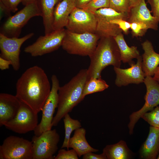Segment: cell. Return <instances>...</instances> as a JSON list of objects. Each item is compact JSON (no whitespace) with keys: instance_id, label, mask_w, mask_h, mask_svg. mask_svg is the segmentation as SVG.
I'll use <instances>...</instances> for the list:
<instances>
[{"instance_id":"cell-1","label":"cell","mask_w":159,"mask_h":159,"mask_svg":"<svg viewBox=\"0 0 159 159\" xmlns=\"http://www.w3.org/2000/svg\"><path fill=\"white\" fill-rule=\"evenodd\" d=\"M16 89V97L38 114L42 111L51 88L44 70L35 65L22 74L17 81Z\"/></svg>"},{"instance_id":"cell-2","label":"cell","mask_w":159,"mask_h":159,"mask_svg":"<svg viewBox=\"0 0 159 159\" xmlns=\"http://www.w3.org/2000/svg\"><path fill=\"white\" fill-rule=\"evenodd\" d=\"M87 79V69H82L68 82L60 87L57 109L52 120V126H57L66 114L84 99V88Z\"/></svg>"},{"instance_id":"cell-3","label":"cell","mask_w":159,"mask_h":159,"mask_svg":"<svg viewBox=\"0 0 159 159\" xmlns=\"http://www.w3.org/2000/svg\"><path fill=\"white\" fill-rule=\"evenodd\" d=\"M87 69V79L101 77V73L106 67L112 65L120 67L121 64L118 46L113 37L100 38L92 54Z\"/></svg>"},{"instance_id":"cell-4","label":"cell","mask_w":159,"mask_h":159,"mask_svg":"<svg viewBox=\"0 0 159 159\" xmlns=\"http://www.w3.org/2000/svg\"><path fill=\"white\" fill-rule=\"evenodd\" d=\"M100 39L95 33L79 34L66 29L61 47L69 54L90 57L94 51Z\"/></svg>"},{"instance_id":"cell-5","label":"cell","mask_w":159,"mask_h":159,"mask_svg":"<svg viewBox=\"0 0 159 159\" xmlns=\"http://www.w3.org/2000/svg\"><path fill=\"white\" fill-rule=\"evenodd\" d=\"M41 16L36 2L29 4L8 17L1 28L0 33L10 37H19L22 28L31 18Z\"/></svg>"},{"instance_id":"cell-6","label":"cell","mask_w":159,"mask_h":159,"mask_svg":"<svg viewBox=\"0 0 159 159\" xmlns=\"http://www.w3.org/2000/svg\"><path fill=\"white\" fill-rule=\"evenodd\" d=\"M33 144L22 138L11 135L0 146V159H33Z\"/></svg>"},{"instance_id":"cell-7","label":"cell","mask_w":159,"mask_h":159,"mask_svg":"<svg viewBox=\"0 0 159 159\" xmlns=\"http://www.w3.org/2000/svg\"><path fill=\"white\" fill-rule=\"evenodd\" d=\"M97 20L95 33L100 38L114 37L122 33V31L119 26L112 24L110 21L116 19H122L127 21L128 13H120L110 8L100 9L94 13Z\"/></svg>"},{"instance_id":"cell-8","label":"cell","mask_w":159,"mask_h":159,"mask_svg":"<svg viewBox=\"0 0 159 159\" xmlns=\"http://www.w3.org/2000/svg\"><path fill=\"white\" fill-rule=\"evenodd\" d=\"M60 136L56 129L45 131L32 139L33 159H53L58 149Z\"/></svg>"},{"instance_id":"cell-9","label":"cell","mask_w":159,"mask_h":159,"mask_svg":"<svg viewBox=\"0 0 159 159\" xmlns=\"http://www.w3.org/2000/svg\"><path fill=\"white\" fill-rule=\"evenodd\" d=\"M66 31L64 28L40 36L34 42L26 47L24 51L34 57L54 52L62 46Z\"/></svg>"},{"instance_id":"cell-10","label":"cell","mask_w":159,"mask_h":159,"mask_svg":"<svg viewBox=\"0 0 159 159\" xmlns=\"http://www.w3.org/2000/svg\"><path fill=\"white\" fill-rule=\"evenodd\" d=\"M143 82L146 88L144 98L145 102L140 109L133 112L129 116L128 127L130 135L132 134L135 124L142 115L152 110L159 105V84L151 76L145 77Z\"/></svg>"},{"instance_id":"cell-11","label":"cell","mask_w":159,"mask_h":159,"mask_svg":"<svg viewBox=\"0 0 159 159\" xmlns=\"http://www.w3.org/2000/svg\"><path fill=\"white\" fill-rule=\"evenodd\" d=\"M51 79L52 86L50 93L43 107L42 119L34 130V135L39 136L47 130L52 129V122L55 110L58 104V92L60 87L57 76L52 75Z\"/></svg>"},{"instance_id":"cell-12","label":"cell","mask_w":159,"mask_h":159,"mask_svg":"<svg viewBox=\"0 0 159 159\" xmlns=\"http://www.w3.org/2000/svg\"><path fill=\"white\" fill-rule=\"evenodd\" d=\"M97 23L94 13L75 7L69 16L65 27L67 30L75 33H95Z\"/></svg>"},{"instance_id":"cell-13","label":"cell","mask_w":159,"mask_h":159,"mask_svg":"<svg viewBox=\"0 0 159 159\" xmlns=\"http://www.w3.org/2000/svg\"><path fill=\"white\" fill-rule=\"evenodd\" d=\"M34 35L31 33L19 38L8 37L0 33V57L11 61L14 70L18 71L20 67L19 55L21 45Z\"/></svg>"},{"instance_id":"cell-14","label":"cell","mask_w":159,"mask_h":159,"mask_svg":"<svg viewBox=\"0 0 159 159\" xmlns=\"http://www.w3.org/2000/svg\"><path fill=\"white\" fill-rule=\"evenodd\" d=\"M38 123L37 113L22 102L15 117L4 126L6 128L14 132L23 134L34 131L38 125Z\"/></svg>"},{"instance_id":"cell-15","label":"cell","mask_w":159,"mask_h":159,"mask_svg":"<svg viewBox=\"0 0 159 159\" xmlns=\"http://www.w3.org/2000/svg\"><path fill=\"white\" fill-rule=\"evenodd\" d=\"M136 64L132 61L129 64L130 67L125 69L114 67L116 74L115 85L118 87L125 86L130 84H139L144 82L145 77L142 66V56L137 59Z\"/></svg>"},{"instance_id":"cell-16","label":"cell","mask_w":159,"mask_h":159,"mask_svg":"<svg viewBox=\"0 0 159 159\" xmlns=\"http://www.w3.org/2000/svg\"><path fill=\"white\" fill-rule=\"evenodd\" d=\"M151 11L148 9L145 0L140 1L132 7L128 13L127 21L130 23L134 22L142 23L145 24L148 29L157 30L159 21L151 14Z\"/></svg>"},{"instance_id":"cell-17","label":"cell","mask_w":159,"mask_h":159,"mask_svg":"<svg viewBox=\"0 0 159 159\" xmlns=\"http://www.w3.org/2000/svg\"><path fill=\"white\" fill-rule=\"evenodd\" d=\"M22 102L16 95L6 93H0V127L4 125L15 117Z\"/></svg>"},{"instance_id":"cell-18","label":"cell","mask_w":159,"mask_h":159,"mask_svg":"<svg viewBox=\"0 0 159 159\" xmlns=\"http://www.w3.org/2000/svg\"><path fill=\"white\" fill-rule=\"evenodd\" d=\"M75 7V0H62L57 4L54 11L53 30L66 27L69 16Z\"/></svg>"},{"instance_id":"cell-19","label":"cell","mask_w":159,"mask_h":159,"mask_svg":"<svg viewBox=\"0 0 159 159\" xmlns=\"http://www.w3.org/2000/svg\"><path fill=\"white\" fill-rule=\"evenodd\" d=\"M141 158L155 159L159 154V128L150 126L148 136L140 150Z\"/></svg>"},{"instance_id":"cell-20","label":"cell","mask_w":159,"mask_h":159,"mask_svg":"<svg viewBox=\"0 0 159 159\" xmlns=\"http://www.w3.org/2000/svg\"><path fill=\"white\" fill-rule=\"evenodd\" d=\"M144 53L142 56V66L145 77L153 76L159 65V54L156 52L151 42L146 40L142 43Z\"/></svg>"},{"instance_id":"cell-21","label":"cell","mask_w":159,"mask_h":159,"mask_svg":"<svg viewBox=\"0 0 159 159\" xmlns=\"http://www.w3.org/2000/svg\"><path fill=\"white\" fill-rule=\"evenodd\" d=\"M62 0H37V6L42 17L45 34L53 31V14L54 8Z\"/></svg>"},{"instance_id":"cell-22","label":"cell","mask_w":159,"mask_h":159,"mask_svg":"<svg viewBox=\"0 0 159 159\" xmlns=\"http://www.w3.org/2000/svg\"><path fill=\"white\" fill-rule=\"evenodd\" d=\"M86 133V130L81 127L75 130L73 136L70 137L69 141V148L74 149L79 157L89 152L99 151L88 143L85 137Z\"/></svg>"},{"instance_id":"cell-23","label":"cell","mask_w":159,"mask_h":159,"mask_svg":"<svg viewBox=\"0 0 159 159\" xmlns=\"http://www.w3.org/2000/svg\"><path fill=\"white\" fill-rule=\"evenodd\" d=\"M102 153L107 159H129L132 156V153L126 142L122 140L116 143L106 145Z\"/></svg>"},{"instance_id":"cell-24","label":"cell","mask_w":159,"mask_h":159,"mask_svg":"<svg viewBox=\"0 0 159 159\" xmlns=\"http://www.w3.org/2000/svg\"><path fill=\"white\" fill-rule=\"evenodd\" d=\"M119 49L121 61L124 63H131L132 60L140 55L137 47H129L126 43L122 33L113 37Z\"/></svg>"},{"instance_id":"cell-25","label":"cell","mask_w":159,"mask_h":159,"mask_svg":"<svg viewBox=\"0 0 159 159\" xmlns=\"http://www.w3.org/2000/svg\"><path fill=\"white\" fill-rule=\"evenodd\" d=\"M63 121L65 129V137L61 148H66L69 150V142L71 135L74 130L82 127L80 122L72 118L69 113L64 117Z\"/></svg>"},{"instance_id":"cell-26","label":"cell","mask_w":159,"mask_h":159,"mask_svg":"<svg viewBox=\"0 0 159 159\" xmlns=\"http://www.w3.org/2000/svg\"><path fill=\"white\" fill-rule=\"evenodd\" d=\"M109 86L105 81L99 78H91L87 80L85 85L83 98L88 95L93 93L101 92L107 89Z\"/></svg>"},{"instance_id":"cell-27","label":"cell","mask_w":159,"mask_h":159,"mask_svg":"<svg viewBox=\"0 0 159 159\" xmlns=\"http://www.w3.org/2000/svg\"><path fill=\"white\" fill-rule=\"evenodd\" d=\"M120 13H128L131 8L130 0H109V6Z\"/></svg>"},{"instance_id":"cell-28","label":"cell","mask_w":159,"mask_h":159,"mask_svg":"<svg viewBox=\"0 0 159 159\" xmlns=\"http://www.w3.org/2000/svg\"><path fill=\"white\" fill-rule=\"evenodd\" d=\"M150 126L159 128V106H157L149 112L143 114L141 117Z\"/></svg>"},{"instance_id":"cell-29","label":"cell","mask_w":159,"mask_h":159,"mask_svg":"<svg viewBox=\"0 0 159 159\" xmlns=\"http://www.w3.org/2000/svg\"><path fill=\"white\" fill-rule=\"evenodd\" d=\"M109 6V0H92L81 8L94 13L100 9Z\"/></svg>"},{"instance_id":"cell-30","label":"cell","mask_w":159,"mask_h":159,"mask_svg":"<svg viewBox=\"0 0 159 159\" xmlns=\"http://www.w3.org/2000/svg\"><path fill=\"white\" fill-rule=\"evenodd\" d=\"M130 28L132 36L136 37H143L148 29L144 24L137 22L130 23Z\"/></svg>"},{"instance_id":"cell-31","label":"cell","mask_w":159,"mask_h":159,"mask_svg":"<svg viewBox=\"0 0 159 159\" xmlns=\"http://www.w3.org/2000/svg\"><path fill=\"white\" fill-rule=\"evenodd\" d=\"M78 156L76 151L73 149L66 150L61 148L54 157V159H78Z\"/></svg>"},{"instance_id":"cell-32","label":"cell","mask_w":159,"mask_h":159,"mask_svg":"<svg viewBox=\"0 0 159 159\" xmlns=\"http://www.w3.org/2000/svg\"><path fill=\"white\" fill-rule=\"evenodd\" d=\"M112 24L117 25L125 34H127L130 28V23L121 18L116 19L110 21Z\"/></svg>"},{"instance_id":"cell-33","label":"cell","mask_w":159,"mask_h":159,"mask_svg":"<svg viewBox=\"0 0 159 159\" xmlns=\"http://www.w3.org/2000/svg\"><path fill=\"white\" fill-rule=\"evenodd\" d=\"M22 0H0L11 12H15L18 10V6Z\"/></svg>"},{"instance_id":"cell-34","label":"cell","mask_w":159,"mask_h":159,"mask_svg":"<svg viewBox=\"0 0 159 159\" xmlns=\"http://www.w3.org/2000/svg\"><path fill=\"white\" fill-rule=\"evenodd\" d=\"M150 5L153 16L159 21V0H148Z\"/></svg>"},{"instance_id":"cell-35","label":"cell","mask_w":159,"mask_h":159,"mask_svg":"<svg viewBox=\"0 0 159 159\" xmlns=\"http://www.w3.org/2000/svg\"><path fill=\"white\" fill-rule=\"evenodd\" d=\"M83 159H107L104 153H102L100 154H97L93 152H88L83 155Z\"/></svg>"},{"instance_id":"cell-36","label":"cell","mask_w":159,"mask_h":159,"mask_svg":"<svg viewBox=\"0 0 159 159\" xmlns=\"http://www.w3.org/2000/svg\"><path fill=\"white\" fill-rule=\"evenodd\" d=\"M0 20L5 16H8L9 17L11 16V12L1 1H0Z\"/></svg>"},{"instance_id":"cell-37","label":"cell","mask_w":159,"mask_h":159,"mask_svg":"<svg viewBox=\"0 0 159 159\" xmlns=\"http://www.w3.org/2000/svg\"><path fill=\"white\" fill-rule=\"evenodd\" d=\"M11 63L9 60H7L0 57V69L1 70L9 69V65Z\"/></svg>"},{"instance_id":"cell-38","label":"cell","mask_w":159,"mask_h":159,"mask_svg":"<svg viewBox=\"0 0 159 159\" xmlns=\"http://www.w3.org/2000/svg\"><path fill=\"white\" fill-rule=\"evenodd\" d=\"M92 0H75V6L81 8Z\"/></svg>"},{"instance_id":"cell-39","label":"cell","mask_w":159,"mask_h":159,"mask_svg":"<svg viewBox=\"0 0 159 159\" xmlns=\"http://www.w3.org/2000/svg\"><path fill=\"white\" fill-rule=\"evenodd\" d=\"M153 76V79L159 84V65L156 69Z\"/></svg>"},{"instance_id":"cell-40","label":"cell","mask_w":159,"mask_h":159,"mask_svg":"<svg viewBox=\"0 0 159 159\" xmlns=\"http://www.w3.org/2000/svg\"><path fill=\"white\" fill-rule=\"evenodd\" d=\"M37 0H22L21 3L25 6L29 4L36 1Z\"/></svg>"},{"instance_id":"cell-41","label":"cell","mask_w":159,"mask_h":159,"mask_svg":"<svg viewBox=\"0 0 159 159\" xmlns=\"http://www.w3.org/2000/svg\"><path fill=\"white\" fill-rule=\"evenodd\" d=\"M140 0H130L131 7L136 4Z\"/></svg>"},{"instance_id":"cell-42","label":"cell","mask_w":159,"mask_h":159,"mask_svg":"<svg viewBox=\"0 0 159 159\" xmlns=\"http://www.w3.org/2000/svg\"><path fill=\"white\" fill-rule=\"evenodd\" d=\"M157 158L158 159H159V154L158 155Z\"/></svg>"}]
</instances>
